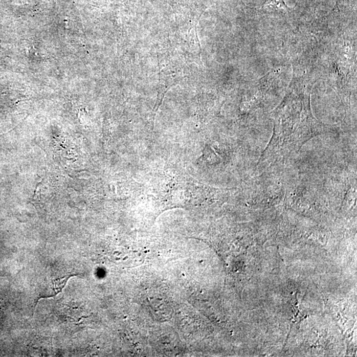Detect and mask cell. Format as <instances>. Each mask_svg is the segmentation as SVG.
Here are the masks:
<instances>
[{"label":"cell","mask_w":357,"mask_h":357,"mask_svg":"<svg viewBox=\"0 0 357 357\" xmlns=\"http://www.w3.org/2000/svg\"><path fill=\"white\" fill-rule=\"evenodd\" d=\"M261 9L266 10L282 11L284 13H288L289 8L286 6L284 0H265Z\"/></svg>","instance_id":"1"}]
</instances>
